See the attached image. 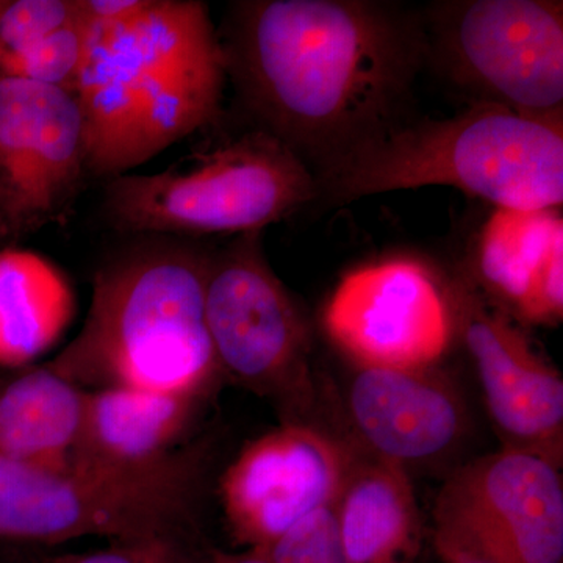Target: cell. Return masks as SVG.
I'll return each mask as SVG.
<instances>
[{
  "label": "cell",
  "mask_w": 563,
  "mask_h": 563,
  "mask_svg": "<svg viewBox=\"0 0 563 563\" xmlns=\"http://www.w3.org/2000/svg\"><path fill=\"white\" fill-rule=\"evenodd\" d=\"M218 40L255 129L313 174L402 122L426 65L421 14L380 0H242Z\"/></svg>",
  "instance_id": "1"
},
{
  "label": "cell",
  "mask_w": 563,
  "mask_h": 563,
  "mask_svg": "<svg viewBox=\"0 0 563 563\" xmlns=\"http://www.w3.org/2000/svg\"><path fill=\"white\" fill-rule=\"evenodd\" d=\"M225 81L217 29L198 0H154L135 21L92 29L74 92L88 174H129L217 121Z\"/></svg>",
  "instance_id": "2"
},
{
  "label": "cell",
  "mask_w": 563,
  "mask_h": 563,
  "mask_svg": "<svg viewBox=\"0 0 563 563\" xmlns=\"http://www.w3.org/2000/svg\"><path fill=\"white\" fill-rule=\"evenodd\" d=\"M210 251L141 235L95 274L80 332L47 365L84 390L207 399L222 379L206 321Z\"/></svg>",
  "instance_id": "3"
},
{
  "label": "cell",
  "mask_w": 563,
  "mask_h": 563,
  "mask_svg": "<svg viewBox=\"0 0 563 563\" xmlns=\"http://www.w3.org/2000/svg\"><path fill=\"white\" fill-rule=\"evenodd\" d=\"M317 201L451 187L493 209H561L563 124L472 103L446 120L402 121L314 173Z\"/></svg>",
  "instance_id": "4"
},
{
  "label": "cell",
  "mask_w": 563,
  "mask_h": 563,
  "mask_svg": "<svg viewBox=\"0 0 563 563\" xmlns=\"http://www.w3.org/2000/svg\"><path fill=\"white\" fill-rule=\"evenodd\" d=\"M107 181L103 211L113 229L180 240L263 232L317 201L312 169L261 129L190 165Z\"/></svg>",
  "instance_id": "5"
},
{
  "label": "cell",
  "mask_w": 563,
  "mask_h": 563,
  "mask_svg": "<svg viewBox=\"0 0 563 563\" xmlns=\"http://www.w3.org/2000/svg\"><path fill=\"white\" fill-rule=\"evenodd\" d=\"M195 454L150 474L46 466L0 455V539L117 543L190 539L199 468Z\"/></svg>",
  "instance_id": "6"
},
{
  "label": "cell",
  "mask_w": 563,
  "mask_h": 563,
  "mask_svg": "<svg viewBox=\"0 0 563 563\" xmlns=\"http://www.w3.org/2000/svg\"><path fill=\"white\" fill-rule=\"evenodd\" d=\"M426 63L472 95L529 118L563 124V3L451 0L421 14Z\"/></svg>",
  "instance_id": "7"
},
{
  "label": "cell",
  "mask_w": 563,
  "mask_h": 563,
  "mask_svg": "<svg viewBox=\"0 0 563 563\" xmlns=\"http://www.w3.org/2000/svg\"><path fill=\"white\" fill-rule=\"evenodd\" d=\"M206 321L222 379L272 399L288 415L312 401V328L263 251V232L211 252Z\"/></svg>",
  "instance_id": "8"
},
{
  "label": "cell",
  "mask_w": 563,
  "mask_h": 563,
  "mask_svg": "<svg viewBox=\"0 0 563 563\" xmlns=\"http://www.w3.org/2000/svg\"><path fill=\"white\" fill-rule=\"evenodd\" d=\"M87 174L76 95L0 79V243L68 221Z\"/></svg>",
  "instance_id": "9"
},
{
  "label": "cell",
  "mask_w": 563,
  "mask_h": 563,
  "mask_svg": "<svg viewBox=\"0 0 563 563\" xmlns=\"http://www.w3.org/2000/svg\"><path fill=\"white\" fill-rule=\"evenodd\" d=\"M322 324L357 366L431 368L457 332L451 285L429 263L393 255L347 273Z\"/></svg>",
  "instance_id": "10"
},
{
  "label": "cell",
  "mask_w": 563,
  "mask_h": 563,
  "mask_svg": "<svg viewBox=\"0 0 563 563\" xmlns=\"http://www.w3.org/2000/svg\"><path fill=\"white\" fill-rule=\"evenodd\" d=\"M437 532L496 563H563V483L558 463L504 448L444 484Z\"/></svg>",
  "instance_id": "11"
},
{
  "label": "cell",
  "mask_w": 563,
  "mask_h": 563,
  "mask_svg": "<svg viewBox=\"0 0 563 563\" xmlns=\"http://www.w3.org/2000/svg\"><path fill=\"white\" fill-rule=\"evenodd\" d=\"M352 448L301 421H287L243 448L221 479L236 542L268 550L284 533L335 501Z\"/></svg>",
  "instance_id": "12"
},
{
  "label": "cell",
  "mask_w": 563,
  "mask_h": 563,
  "mask_svg": "<svg viewBox=\"0 0 563 563\" xmlns=\"http://www.w3.org/2000/svg\"><path fill=\"white\" fill-rule=\"evenodd\" d=\"M455 324L472 355L485 404L509 450L561 463L563 380L507 314L468 277L451 282Z\"/></svg>",
  "instance_id": "13"
},
{
  "label": "cell",
  "mask_w": 563,
  "mask_h": 563,
  "mask_svg": "<svg viewBox=\"0 0 563 563\" xmlns=\"http://www.w3.org/2000/svg\"><path fill=\"white\" fill-rule=\"evenodd\" d=\"M346 413L361 444L357 451L404 472L446 459L468 432L462 395L435 366H357Z\"/></svg>",
  "instance_id": "14"
},
{
  "label": "cell",
  "mask_w": 563,
  "mask_h": 563,
  "mask_svg": "<svg viewBox=\"0 0 563 563\" xmlns=\"http://www.w3.org/2000/svg\"><path fill=\"white\" fill-rule=\"evenodd\" d=\"M470 280L518 321L559 324L563 318L561 209H493L474 239Z\"/></svg>",
  "instance_id": "15"
},
{
  "label": "cell",
  "mask_w": 563,
  "mask_h": 563,
  "mask_svg": "<svg viewBox=\"0 0 563 563\" xmlns=\"http://www.w3.org/2000/svg\"><path fill=\"white\" fill-rule=\"evenodd\" d=\"M206 399L110 387L87 390L80 435L69 463L114 474L163 472L191 451L181 442Z\"/></svg>",
  "instance_id": "16"
},
{
  "label": "cell",
  "mask_w": 563,
  "mask_h": 563,
  "mask_svg": "<svg viewBox=\"0 0 563 563\" xmlns=\"http://www.w3.org/2000/svg\"><path fill=\"white\" fill-rule=\"evenodd\" d=\"M347 563H413L422 526L407 472L352 450L333 501Z\"/></svg>",
  "instance_id": "17"
},
{
  "label": "cell",
  "mask_w": 563,
  "mask_h": 563,
  "mask_svg": "<svg viewBox=\"0 0 563 563\" xmlns=\"http://www.w3.org/2000/svg\"><path fill=\"white\" fill-rule=\"evenodd\" d=\"M87 390L47 363L0 373V455L35 465H68Z\"/></svg>",
  "instance_id": "18"
},
{
  "label": "cell",
  "mask_w": 563,
  "mask_h": 563,
  "mask_svg": "<svg viewBox=\"0 0 563 563\" xmlns=\"http://www.w3.org/2000/svg\"><path fill=\"white\" fill-rule=\"evenodd\" d=\"M73 290L51 262L35 252L0 250V368L31 366L73 321Z\"/></svg>",
  "instance_id": "19"
},
{
  "label": "cell",
  "mask_w": 563,
  "mask_h": 563,
  "mask_svg": "<svg viewBox=\"0 0 563 563\" xmlns=\"http://www.w3.org/2000/svg\"><path fill=\"white\" fill-rule=\"evenodd\" d=\"M91 38V25L80 13L77 20L38 43L0 57V79L35 81L76 92Z\"/></svg>",
  "instance_id": "20"
},
{
  "label": "cell",
  "mask_w": 563,
  "mask_h": 563,
  "mask_svg": "<svg viewBox=\"0 0 563 563\" xmlns=\"http://www.w3.org/2000/svg\"><path fill=\"white\" fill-rule=\"evenodd\" d=\"M79 14V0H0V57L38 43Z\"/></svg>",
  "instance_id": "21"
},
{
  "label": "cell",
  "mask_w": 563,
  "mask_h": 563,
  "mask_svg": "<svg viewBox=\"0 0 563 563\" xmlns=\"http://www.w3.org/2000/svg\"><path fill=\"white\" fill-rule=\"evenodd\" d=\"M266 551L273 563H347L333 503L303 518Z\"/></svg>",
  "instance_id": "22"
},
{
  "label": "cell",
  "mask_w": 563,
  "mask_h": 563,
  "mask_svg": "<svg viewBox=\"0 0 563 563\" xmlns=\"http://www.w3.org/2000/svg\"><path fill=\"white\" fill-rule=\"evenodd\" d=\"M154 0H79L84 20L98 31L135 21L151 9Z\"/></svg>",
  "instance_id": "23"
},
{
  "label": "cell",
  "mask_w": 563,
  "mask_h": 563,
  "mask_svg": "<svg viewBox=\"0 0 563 563\" xmlns=\"http://www.w3.org/2000/svg\"><path fill=\"white\" fill-rule=\"evenodd\" d=\"M161 542L162 540L117 543V547L96 551V553L55 555L44 563H158Z\"/></svg>",
  "instance_id": "24"
},
{
  "label": "cell",
  "mask_w": 563,
  "mask_h": 563,
  "mask_svg": "<svg viewBox=\"0 0 563 563\" xmlns=\"http://www.w3.org/2000/svg\"><path fill=\"white\" fill-rule=\"evenodd\" d=\"M435 542L443 563H496L483 551L448 533L437 532Z\"/></svg>",
  "instance_id": "25"
},
{
  "label": "cell",
  "mask_w": 563,
  "mask_h": 563,
  "mask_svg": "<svg viewBox=\"0 0 563 563\" xmlns=\"http://www.w3.org/2000/svg\"><path fill=\"white\" fill-rule=\"evenodd\" d=\"M158 563H209L207 551H196L190 539L162 540L158 547Z\"/></svg>",
  "instance_id": "26"
},
{
  "label": "cell",
  "mask_w": 563,
  "mask_h": 563,
  "mask_svg": "<svg viewBox=\"0 0 563 563\" xmlns=\"http://www.w3.org/2000/svg\"><path fill=\"white\" fill-rule=\"evenodd\" d=\"M209 563H273L268 551L262 548H246L242 553H225V551L207 550Z\"/></svg>",
  "instance_id": "27"
}]
</instances>
